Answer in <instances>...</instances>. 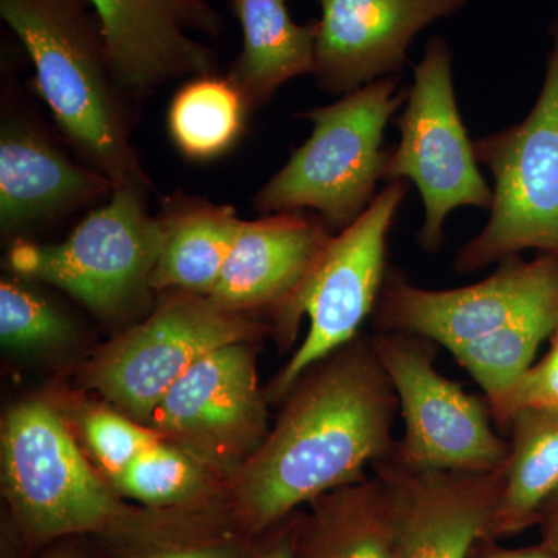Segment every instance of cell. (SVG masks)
Here are the masks:
<instances>
[{
	"label": "cell",
	"instance_id": "obj_29",
	"mask_svg": "<svg viewBox=\"0 0 558 558\" xmlns=\"http://www.w3.org/2000/svg\"><path fill=\"white\" fill-rule=\"evenodd\" d=\"M301 510L253 539L244 558H295L296 531Z\"/></svg>",
	"mask_w": 558,
	"mask_h": 558
},
{
	"label": "cell",
	"instance_id": "obj_16",
	"mask_svg": "<svg viewBox=\"0 0 558 558\" xmlns=\"http://www.w3.org/2000/svg\"><path fill=\"white\" fill-rule=\"evenodd\" d=\"M332 236L326 223L307 211L244 220L208 296L230 312L269 315L271 329L299 296Z\"/></svg>",
	"mask_w": 558,
	"mask_h": 558
},
{
	"label": "cell",
	"instance_id": "obj_19",
	"mask_svg": "<svg viewBox=\"0 0 558 558\" xmlns=\"http://www.w3.org/2000/svg\"><path fill=\"white\" fill-rule=\"evenodd\" d=\"M163 241L150 277L154 292L208 296L222 274L242 222L230 205L170 196L159 216Z\"/></svg>",
	"mask_w": 558,
	"mask_h": 558
},
{
	"label": "cell",
	"instance_id": "obj_32",
	"mask_svg": "<svg viewBox=\"0 0 558 558\" xmlns=\"http://www.w3.org/2000/svg\"><path fill=\"white\" fill-rule=\"evenodd\" d=\"M40 558H86L81 556L80 553H76V550L69 549V548H58V549H51L49 553L46 554V556H43Z\"/></svg>",
	"mask_w": 558,
	"mask_h": 558
},
{
	"label": "cell",
	"instance_id": "obj_25",
	"mask_svg": "<svg viewBox=\"0 0 558 558\" xmlns=\"http://www.w3.org/2000/svg\"><path fill=\"white\" fill-rule=\"evenodd\" d=\"M32 281L17 277L0 282V341L16 352H44L68 347L75 325L64 311L47 300Z\"/></svg>",
	"mask_w": 558,
	"mask_h": 558
},
{
	"label": "cell",
	"instance_id": "obj_21",
	"mask_svg": "<svg viewBox=\"0 0 558 558\" xmlns=\"http://www.w3.org/2000/svg\"><path fill=\"white\" fill-rule=\"evenodd\" d=\"M501 497L484 537H513L538 524L558 494V410L521 409L509 418Z\"/></svg>",
	"mask_w": 558,
	"mask_h": 558
},
{
	"label": "cell",
	"instance_id": "obj_22",
	"mask_svg": "<svg viewBox=\"0 0 558 558\" xmlns=\"http://www.w3.org/2000/svg\"><path fill=\"white\" fill-rule=\"evenodd\" d=\"M128 501L154 509L226 505L227 478L204 459L160 438L110 484Z\"/></svg>",
	"mask_w": 558,
	"mask_h": 558
},
{
	"label": "cell",
	"instance_id": "obj_23",
	"mask_svg": "<svg viewBox=\"0 0 558 558\" xmlns=\"http://www.w3.org/2000/svg\"><path fill=\"white\" fill-rule=\"evenodd\" d=\"M250 112L229 78L215 75L190 80L172 98L168 131L183 156L211 160L238 142Z\"/></svg>",
	"mask_w": 558,
	"mask_h": 558
},
{
	"label": "cell",
	"instance_id": "obj_7",
	"mask_svg": "<svg viewBox=\"0 0 558 558\" xmlns=\"http://www.w3.org/2000/svg\"><path fill=\"white\" fill-rule=\"evenodd\" d=\"M409 193L407 180H389L354 223L333 234L299 296L271 328L279 347L288 349L301 318L310 317L306 339L267 388L269 402L288 398L311 366L354 340L374 314L388 269L389 230Z\"/></svg>",
	"mask_w": 558,
	"mask_h": 558
},
{
	"label": "cell",
	"instance_id": "obj_5",
	"mask_svg": "<svg viewBox=\"0 0 558 558\" xmlns=\"http://www.w3.org/2000/svg\"><path fill=\"white\" fill-rule=\"evenodd\" d=\"M545 81L519 124L473 140L494 178L487 223L459 248L453 269L473 274L534 248L558 256V9L550 22Z\"/></svg>",
	"mask_w": 558,
	"mask_h": 558
},
{
	"label": "cell",
	"instance_id": "obj_9",
	"mask_svg": "<svg viewBox=\"0 0 558 558\" xmlns=\"http://www.w3.org/2000/svg\"><path fill=\"white\" fill-rule=\"evenodd\" d=\"M148 318L101 348L84 384L106 405L149 425L161 398L197 362L231 343H252L270 326L218 306L209 296L168 292Z\"/></svg>",
	"mask_w": 558,
	"mask_h": 558
},
{
	"label": "cell",
	"instance_id": "obj_13",
	"mask_svg": "<svg viewBox=\"0 0 558 558\" xmlns=\"http://www.w3.org/2000/svg\"><path fill=\"white\" fill-rule=\"evenodd\" d=\"M100 21L110 68L124 97L148 98L165 84L215 75L218 54L197 36L222 35L209 0H86Z\"/></svg>",
	"mask_w": 558,
	"mask_h": 558
},
{
	"label": "cell",
	"instance_id": "obj_6",
	"mask_svg": "<svg viewBox=\"0 0 558 558\" xmlns=\"http://www.w3.org/2000/svg\"><path fill=\"white\" fill-rule=\"evenodd\" d=\"M146 189L116 186L58 244L16 241L7 267L17 277L46 282L102 318H119L148 301L150 277L163 241L159 218L146 208Z\"/></svg>",
	"mask_w": 558,
	"mask_h": 558
},
{
	"label": "cell",
	"instance_id": "obj_30",
	"mask_svg": "<svg viewBox=\"0 0 558 558\" xmlns=\"http://www.w3.org/2000/svg\"><path fill=\"white\" fill-rule=\"evenodd\" d=\"M470 558H558V556L543 543L529 548L506 549L498 546L497 539L481 537L473 546Z\"/></svg>",
	"mask_w": 558,
	"mask_h": 558
},
{
	"label": "cell",
	"instance_id": "obj_1",
	"mask_svg": "<svg viewBox=\"0 0 558 558\" xmlns=\"http://www.w3.org/2000/svg\"><path fill=\"white\" fill-rule=\"evenodd\" d=\"M282 403L269 435L226 487L231 520L252 538L322 495L368 478L366 468L395 450L399 400L373 336L359 333L319 360Z\"/></svg>",
	"mask_w": 558,
	"mask_h": 558
},
{
	"label": "cell",
	"instance_id": "obj_31",
	"mask_svg": "<svg viewBox=\"0 0 558 558\" xmlns=\"http://www.w3.org/2000/svg\"><path fill=\"white\" fill-rule=\"evenodd\" d=\"M538 524L542 526L543 545L558 556V494L543 510Z\"/></svg>",
	"mask_w": 558,
	"mask_h": 558
},
{
	"label": "cell",
	"instance_id": "obj_28",
	"mask_svg": "<svg viewBox=\"0 0 558 558\" xmlns=\"http://www.w3.org/2000/svg\"><path fill=\"white\" fill-rule=\"evenodd\" d=\"M549 351L532 365L521 379L490 409L492 417L501 427L521 409L558 410V322L549 337Z\"/></svg>",
	"mask_w": 558,
	"mask_h": 558
},
{
	"label": "cell",
	"instance_id": "obj_10",
	"mask_svg": "<svg viewBox=\"0 0 558 558\" xmlns=\"http://www.w3.org/2000/svg\"><path fill=\"white\" fill-rule=\"evenodd\" d=\"M402 413V438L389 458L411 470L502 472L509 440L492 429L487 400L468 395L436 369L435 341L405 332L373 336Z\"/></svg>",
	"mask_w": 558,
	"mask_h": 558
},
{
	"label": "cell",
	"instance_id": "obj_14",
	"mask_svg": "<svg viewBox=\"0 0 558 558\" xmlns=\"http://www.w3.org/2000/svg\"><path fill=\"white\" fill-rule=\"evenodd\" d=\"M315 83L343 97L374 81L398 76L411 43L429 25L454 16L470 0H317Z\"/></svg>",
	"mask_w": 558,
	"mask_h": 558
},
{
	"label": "cell",
	"instance_id": "obj_20",
	"mask_svg": "<svg viewBox=\"0 0 558 558\" xmlns=\"http://www.w3.org/2000/svg\"><path fill=\"white\" fill-rule=\"evenodd\" d=\"M295 558H399L387 484L368 476L301 509Z\"/></svg>",
	"mask_w": 558,
	"mask_h": 558
},
{
	"label": "cell",
	"instance_id": "obj_3",
	"mask_svg": "<svg viewBox=\"0 0 558 558\" xmlns=\"http://www.w3.org/2000/svg\"><path fill=\"white\" fill-rule=\"evenodd\" d=\"M35 83L70 145L113 186L149 190L131 143L124 94L110 68L100 21L86 0H0Z\"/></svg>",
	"mask_w": 558,
	"mask_h": 558
},
{
	"label": "cell",
	"instance_id": "obj_24",
	"mask_svg": "<svg viewBox=\"0 0 558 558\" xmlns=\"http://www.w3.org/2000/svg\"><path fill=\"white\" fill-rule=\"evenodd\" d=\"M557 322L558 312L532 315L494 336L470 341L450 352L478 381L490 407L531 368L539 344L549 340Z\"/></svg>",
	"mask_w": 558,
	"mask_h": 558
},
{
	"label": "cell",
	"instance_id": "obj_17",
	"mask_svg": "<svg viewBox=\"0 0 558 558\" xmlns=\"http://www.w3.org/2000/svg\"><path fill=\"white\" fill-rule=\"evenodd\" d=\"M113 183L81 167L54 148L27 121L3 119L0 131V227L14 233L72 211L100 196Z\"/></svg>",
	"mask_w": 558,
	"mask_h": 558
},
{
	"label": "cell",
	"instance_id": "obj_4",
	"mask_svg": "<svg viewBox=\"0 0 558 558\" xmlns=\"http://www.w3.org/2000/svg\"><path fill=\"white\" fill-rule=\"evenodd\" d=\"M407 97L400 76H387L299 113L311 121V137L256 193L255 208L266 215L314 211L332 234L348 229L377 197L391 153L384 148L385 130Z\"/></svg>",
	"mask_w": 558,
	"mask_h": 558
},
{
	"label": "cell",
	"instance_id": "obj_27",
	"mask_svg": "<svg viewBox=\"0 0 558 558\" xmlns=\"http://www.w3.org/2000/svg\"><path fill=\"white\" fill-rule=\"evenodd\" d=\"M253 539L236 526H226L167 542L105 546L106 558H244Z\"/></svg>",
	"mask_w": 558,
	"mask_h": 558
},
{
	"label": "cell",
	"instance_id": "obj_2",
	"mask_svg": "<svg viewBox=\"0 0 558 558\" xmlns=\"http://www.w3.org/2000/svg\"><path fill=\"white\" fill-rule=\"evenodd\" d=\"M0 470L11 523L28 546L73 535L137 545L236 526L223 502L154 509L121 498L83 453L64 414L43 399L22 400L7 411Z\"/></svg>",
	"mask_w": 558,
	"mask_h": 558
},
{
	"label": "cell",
	"instance_id": "obj_15",
	"mask_svg": "<svg viewBox=\"0 0 558 558\" xmlns=\"http://www.w3.org/2000/svg\"><path fill=\"white\" fill-rule=\"evenodd\" d=\"M371 469L391 495L399 558H470L501 497L502 472L411 470L389 457Z\"/></svg>",
	"mask_w": 558,
	"mask_h": 558
},
{
	"label": "cell",
	"instance_id": "obj_26",
	"mask_svg": "<svg viewBox=\"0 0 558 558\" xmlns=\"http://www.w3.org/2000/svg\"><path fill=\"white\" fill-rule=\"evenodd\" d=\"M73 421L87 453L109 486L142 451L161 438L149 425L140 424L106 403L80 407Z\"/></svg>",
	"mask_w": 558,
	"mask_h": 558
},
{
	"label": "cell",
	"instance_id": "obj_12",
	"mask_svg": "<svg viewBox=\"0 0 558 558\" xmlns=\"http://www.w3.org/2000/svg\"><path fill=\"white\" fill-rule=\"evenodd\" d=\"M252 343L215 349L161 398L149 427L191 451L229 478L256 450L270 428Z\"/></svg>",
	"mask_w": 558,
	"mask_h": 558
},
{
	"label": "cell",
	"instance_id": "obj_18",
	"mask_svg": "<svg viewBox=\"0 0 558 558\" xmlns=\"http://www.w3.org/2000/svg\"><path fill=\"white\" fill-rule=\"evenodd\" d=\"M242 28V50L227 78L248 110L263 108L290 80L315 69L317 22L296 24L288 0H231Z\"/></svg>",
	"mask_w": 558,
	"mask_h": 558
},
{
	"label": "cell",
	"instance_id": "obj_11",
	"mask_svg": "<svg viewBox=\"0 0 558 558\" xmlns=\"http://www.w3.org/2000/svg\"><path fill=\"white\" fill-rule=\"evenodd\" d=\"M558 312V256L499 260L498 269L468 288H417L388 267L373 314L379 332H405L451 349L494 336L532 315Z\"/></svg>",
	"mask_w": 558,
	"mask_h": 558
},
{
	"label": "cell",
	"instance_id": "obj_8",
	"mask_svg": "<svg viewBox=\"0 0 558 558\" xmlns=\"http://www.w3.org/2000/svg\"><path fill=\"white\" fill-rule=\"evenodd\" d=\"M396 126L400 140L389 153L384 180H407L416 186L425 208L417 244L435 253L444 245V226L453 209L488 211L494 201V190L481 174L475 145L459 112L453 61L444 36H433L425 44Z\"/></svg>",
	"mask_w": 558,
	"mask_h": 558
}]
</instances>
